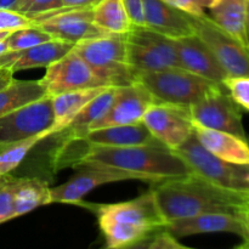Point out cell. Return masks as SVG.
<instances>
[{"mask_svg":"<svg viewBox=\"0 0 249 249\" xmlns=\"http://www.w3.org/2000/svg\"><path fill=\"white\" fill-rule=\"evenodd\" d=\"M151 185L167 221L203 213L237 214L249 201L248 192L223 187L194 173Z\"/></svg>","mask_w":249,"mask_h":249,"instance_id":"cell-1","label":"cell"},{"mask_svg":"<svg viewBox=\"0 0 249 249\" xmlns=\"http://www.w3.org/2000/svg\"><path fill=\"white\" fill-rule=\"evenodd\" d=\"M91 207L111 249L139 247L167 224L151 190L130 201Z\"/></svg>","mask_w":249,"mask_h":249,"instance_id":"cell-2","label":"cell"},{"mask_svg":"<svg viewBox=\"0 0 249 249\" xmlns=\"http://www.w3.org/2000/svg\"><path fill=\"white\" fill-rule=\"evenodd\" d=\"M84 143L87 146L73 164L78 162H97L147 175L158 181L191 174V169L186 163L163 143L124 147L94 145L85 141Z\"/></svg>","mask_w":249,"mask_h":249,"instance_id":"cell-3","label":"cell"},{"mask_svg":"<svg viewBox=\"0 0 249 249\" xmlns=\"http://www.w3.org/2000/svg\"><path fill=\"white\" fill-rule=\"evenodd\" d=\"M73 50L90 66L107 87H126L135 83L136 73L128 62L125 34H107L73 45Z\"/></svg>","mask_w":249,"mask_h":249,"instance_id":"cell-4","label":"cell"},{"mask_svg":"<svg viewBox=\"0 0 249 249\" xmlns=\"http://www.w3.org/2000/svg\"><path fill=\"white\" fill-rule=\"evenodd\" d=\"M136 83L145 87L156 102L190 107L214 90L223 88L181 67L138 72Z\"/></svg>","mask_w":249,"mask_h":249,"instance_id":"cell-5","label":"cell"},{"mask_svg":"<svg viewBox=\"0 0 249 249\" xmlns=\"http://www.w3.org/2000/svg\"><path fill=\"white\" fill-rule=\"evenodd\" d=\"M77 172L66 182L50 189L51 203L82 204L83 198L96 187L109 182L138 180L155 184L153 178L139 173L128 172L108 164L97 162H78L73 164Z\"/></svg>","mask_w":249,"mask_h":249,"instance_id":"cell-6","label":"cell"},{"mask_svg":"<svg viewBox=\"0 0 249 249\" xmlns=\"http://www.w3.org/2000/svg\"><path fill=\"white\" fill-rule=\"evenodd\" d=\"M125 40L128 62L135 73L180 67L174 39L145 26H133Z\"/></svg>","mask_w":249,"mask_h":249,"instance_id":"cell-7","label":"cell"},{"mask_svg":"<svg viewBox=\"0 0 249 249\" xmlns=\"http://www.w3.org/2000/svg\"><path fill=\"white\" fill-rule=\"evenodd\" d=\"M195 34L208 46L229 77H249V48L218 26L207 15L191 16Z\"/></svg>","mask_w":249,"mask_h":249,"instance_id":"cell-8","label":"cell"},{"mask_svg":"<svg viewBox=\"0 0 249 249\" xmlns=\"http://www.w3.org/2000/svg\"><path fill=\"white\" fill-rule=\"evenodd\" d=\"M53 96L45 95L0 117V143L24 140L44 131H53Z\"/></svg>","mask_w":249,"mask_h":249,"instance_id":"cell-9","label":"cell"},{"mask_svg":"<svg viewBox=\"0 0 249 249\" xmlns=\"http://www.w3.org/2000/svg\"><path fill=\"white\" fill-rule=\"evenodd\" d=\"M240 108L225 87L214 90L189 107L194 123L206 128L231 133L248 140Z\"/></svg>","mask_w":249,"mask_h":249,"instance_id":"cell-10","label":"cell"},{"mask_svg":"<svg viewBox=\"0 0 249 249\" xmlns=\"http://www.w3.org/2000/svg\"><path fill=\"white\" fill-rule=\"evenodd\" d=\"M142 123L158 142L170 150L179 147L194 134L189 107L153 102L145 112Z\"/></svg>","mask_w":249,"mask_h":249,"instance_id":"cell-11","label":"cell"},{"mask_svg":"<svg viewBox=\"0 0 249 249\" xmlns=\"http://www.w3.org/2000/svg\"><path fill=\"white\" fill-rule=\"evenodd\" d=\"M173 152L186 163L194 174L199 175L223 187L240 191L238 189L240 165L224 162L220 158L209 152L199 142L195 130L194 134L182 145L174 148Z\"/></svg>","mask_w":249,"mask_h":249,"instance_id":"cell-12","label":"cell"},{"mask_svg":"<svg viewBox=\"0 0 249 249\" xmlns=\"http://www.w3.org/2000/svg\"><path fill=\"white\" fill-rule=\"evenodd\" d=\"M36 26L48 32L53 39L77 44L88 39L107 36V32L95 24L91 7L61 9L33 18Z\"/></svg>","mask_w":249,"mask_h":249,"instance_id":"cell-13","label":"cell"},{"mask_svg":"<svg viewBox=\"0 0 249 249\" xmlns=\"http://www.w3.org/2000/svg\"><path fill=\"white\" fill-rule=\"evenodd\" d=\"M40 80L50 96L88 88L107 87L73 48L65 56L48 66Z\"/></svg>","mask_w":249,"mask_h":249,"instance_id":"cell-14","label":"cell"},{"mask_svg":"<svg viewBox=\"0 0 249 249\" xmlns=\"http://www.w3.org/2000/svg\"><path fill=\"white\" fill-rule=\"evenodd\" d=\"M153 102L156 101L151 92L140 83L135 82L126 87H121L107 113L92 123L89 126V130L105 126L141 123L143 114Z\"/></svg>","mask_w":249,"mask_h":249,"instance_id":"cell-15","label":"cell"},{"mask_svg":"<svg viewBox=\"0 0 249 249\" xmlns=\"http://www.w3.org/2000/svg\"><path fill=\"white\" fill-rule=\"evenodd\" d=\"M174 45L179 66L184 70L220 85L229 77L208 46L196 34L174 39Z\"/></svg>","mask_w":249,"mask_h":249,"instance_id":"cell-16","label":"cell"},{"mask_svg":"<svg viewBox=\"0 0 249 249\" xmlns=\"http://www.w3.org/2000/svg\"><path fill=\"white\" fill-rule=\"evenodd\" d=\"M175 237H186L198 233L229 232L243 238L245 226L238 214L233 213H203L189 218L167 221L164 226Z\"/></svg>","mask_w":249,"mask_h":249,"instance_id":"cell-17","label":"cell"},{"mask_svg":"<svg viewBox=\"0 0 249 249\" xmlns=\"http://www.w3.org/2000/svg\"><path fill=\"white\" fill-rule=\"evenodd\" d=\"M145 27L170 39L195 34L190 15L170 6L162 0H143Z\"/></svg>","mask_w":249,"mask_h":249,"instance_id":"cell-18","label":"cell"},{"mask_svg":"<svg viewBox=\"0 0 249 249\" xmlns=\"http://www.w3.org/2000/svg\"><path fill=\"white\" fill-rule=\"evenodd\" d=\"M194 130L199 142L221 160L230 164L249 165L248 140L196 123H194Z\"/></svg>","mask_w":249,"mask_h":249,"instance_id":"cell-19","label":"cell"},{"mask_svg":"<svg viewBox=\"0 0 249 249\" xmlns=\"http://www.w3.org/2000/svg\"><path fill=\"white\" fill-rule=\"evenodd\" d=\"M82 140L88 143H94V145L114 146V147L160 143L153 138V135L142 122L136 124L105 126V128L89 130Z\"/></svg>","mask_w":249,"mask_h":249,"instance_id":"cell-20","label":"cell"},{"mask_svg":"<svg viewBox=\"0 0 249 249\" xmlns=\"http://www.w3.org/2000/svg\"><path fill=\"white\" fill-rule=\"evenodd\" d=\"M246 14L247 0H214L208 10V16L220 28L249 48Z\"/></svg>","mask_w":249,"mask_h":249,"instance_id":"cell-21","label":"cell"},{"mask_svg":"<svg viewBox=\"0 0 249 249\" xmlns=\"http://www.w3.org/2000/svg\"><path fill=\"white\" fill-rule=\"evenodd\" d=\"M121 87H109L91 100L77 116L70 122L67 126L55 135H65L67 140H82L92 123L107 113L109 107L116 100Z\"/></svg>","mask_w":249,"mask_h":249,"instance_id":"cell-22","label":"cell"},{"mask_svg":"<svg viewBox=\"0 0 249 249\" xmlns=\"http://www.w3.org/2000/svg\"><path fill=\"white\" fill-rule=\"evenodd\" d=\"M109 87L88 88V89L74 90L53 96V108L55 122L53 125V135L60 133L70 124V122L79 113L94 97L104 92Z\"/></svg>","mask_w":249,"mask_h":249,"instance_id":"cell-23","label":"cell"},{"mask_svg":"<svg viewBox=\"0 0 249 249\" xmlns=\"http://www.w3.org/2000/svg\"><path fill=\"white\" fill-rule=\"evenodd\" d=\"M73 44L60 39H51L45 43L38 44L32 48L18 50L17 57L12 63L11 70L14 72L31 70V68L48 67L51 63L65 56L72 50Z\"/></svg>","mask_w":249,"mask_h":249,"instance_id":"cell-24","label":"cell"},{"mask_svg":"<svg viewBox=\"0 0 249 249\" xmlns=\"http://www.w3.org/2000/svg\"><path fill=\"white\" fill-rule=\"evenodd\" d=\"M50 189L38 178H18L14 195V218L51 203Z\"/></svg>","mask_w":249,"mask_h":249,"instance_id":"cell-25","label":"cell"},{"mask_svg":"<svg viewBox=\"0 0 249 249\" xmlns=\"http://www.w3.org/2000/svg\"><path fill=\"white\" fill-rule=\"evenodd\" d=\"M46 92L41 80H17L0 90V117L41 99Z\"/></svg>","mask_w":249,"mask_h":249,"instance_id":"cell-26","label":"cell"},{"mask_svg":"<svg viewBox=\"0 0 249 249\" xmlns=\"http://www.w3.org/2000/svg\"><path fill=\"white\" fill-rule=\"evenodd\" d=\"M92 19L109 34H125L133 27L122 0H100L92 6Z\"/></svg>","mask_w":249,"mask_h":249,"instance_id":"cell-27","label":"cell"},{"mask_svg":"<svg viewBox=\"0 0 249 249\" xmlns=\"http://www.w3.org/2000/svg\"><path fill=\"white\" fill-rule=\"evenodd\" d=\"M53 135V131L48 130L24 140L0 143V177L11 174L12 170L21 164L22 160L26 158L34 146L38 145L44 139H48Z\"/></svg>","mask_w":249,"mask_h":249,"instance_id":"cell-28","label":"cell"},{"mask_svg":"<svg viewBox=\"0 0 249 249\" xmlns=\"http://www.w3.org/2000/svg\"><path fill=\"white\" fill-rule=\"evenodd\" d=\"M51 39H53V36H50L48 32L41 29L40 27L31 26L9 33L5 38V41L9 46V50L18 51L32 48V46H36L38 44L45 43Z\"/></svg>","mask_w":249,"mask_h":249,"instance_id":"cell-29","label":"cell"},{"mask_svg":"<svg viewBox=\"0 0 249 249\" xmlns=\"http://www.w3.org/2000/svg\"><path fill=\"white\" fill-rule=\"evenodd\" d=\"M18 178L11 174L0 177V224L14 218V195Z\"/></svg>","mask_w":249,"mask_h":249,"instance_id":"cell-30","label":"cell"},{"mask_svg":"<svg viewBox=\"0 0 249 249\" xmlns=\"http://www.w3.org/2000/svg\"><path fill=\"white\" fill-rule=\"evenodd\" d=\"M61 9H63L62 0H18L12 10L33 19Z\"/></svg>","mask_w":249,"mask_h":249,"instance_id":"cell-31","label":"cell"},{"mask_svg":"<svg viewBox=\"0 0 249 249\" xmlns=\"http://www.w3.org/2000/svg\"><path fill=\"white\" fill-rule=\"evenodd\" d=\"M223 85L238 106L249 111V77H226Z\"/></svg>","mask_w":249,"mask_h":249,"instance_id":"cell-32","label":"cell"},{"mask_svg":"<svg viewBox=\"0 0 249 249\" xmlns=\"http://www.w3.org/2000/svg\"><path fill=\"white\" fill-rule=\"evenodd\" d=\"M31 26H36V23L26 15L15 11V10L0 9V32L11 33L17 29Z\"/></svg>","mask_w":249,"mask_h":249,"instance_id":"cell-33","label":"cell"},{"mask_svg":"<svg viewBox=\"0 0 249 249\" xmlns=\"http://www.w3.org/2000/svg\"><path fill=\"white\" fill-rule=\"evenodd\" d=\"M139 247L148 249H185L187 248L182 243L179 242L178 237L169 232L165 229L157 231L152 236L143 241Z\"/></svg>","mask_w":249,"mask_h":249,"instance_id":"cell-34","label":"cell"},{"mask_svg":"<svg viewBox=\"0 0 249 249\" xmlns=\"http://www.w3.org/2000/svg\"><path fill=\"white\" fill-rule=\"evenodd\" d=\"M170 6L191 16H202L208 14L214 0H162Z\"/></svg>","mask_w":249,"mask_h":249,"instance_id":"cell-35","label":"cell"},{"mask_svg":"<svg viewBox=\"0 0 249 249\" xmlns=\"http://www.w3.org/2000/svg\"><path fill=\"white\" fill-rule=\"evenodd\" d=\"M133 26H145L143 0H122Z\"/></svg>","mask_w":249,"mask_h":249,"instance_id":"cell-36","label":"cell"},{"mask_svg":"<svg viewBox=\"0 0 249 249\" xmlns=\"http://www.w3.org/2000/svg\"><path fill=\"white\" fill-rule=\"evenodd\" d=\"M237 214L242 220L243 226H245V236L242 238L243 242L240 246H237V248L249 249V201Z\"/></svg>","mask_w":249,"mask_h":249,"instance_id":"cell-37","label":"cell"},{"mask_svg":"<svg viewBox=\"0 0 249 249\" xmlns=\"http://www.w3.org/2000/svg\"><path fill=\"white\" fill-rule=\"evenodd\" d=\"M238 189H240V191L249 194V165H240Z\"/></svg>","mask_w":249,"mask_h":249,"instance_id":"cell-38","label":"cell"},{"mask_svg":"<svg viewBox=\"0 0 249 249\" xmlns=\"http://www.w3.org/2000/svg\"><path fill=\"white\" fill-rule=\"evenodd\" d=\"M100 0H62L63 9H78V7H91Z\"/></svg>","mask_w":249,"mask_h":249,"instance_id":"cell-39","label":"cell"},{"mask_svg":"<svg viewBox=\"0 0 249 249\" xmlns=\"http://www.w3.org/2000/svg\"><path fill=\"white\" fill-rule=\"evenodd\" d=\"M15 72L10 67H0V90L14 82Z\"/></svg>","mask_w":249,"mask_h":249,"instance_id":"cell-40","label":"cell"},{"mask_svg":"<svg viewBox=\"0 0 249 249\" xmlns=\"http://www.w3.org/2000/svg\"><path fill=\"white\" fill-rule=\"evenodd\" d=\"M18 0H0V9H14Z\"/></svg>","mask_w":249,"mask_h":249,"instance_id":"cell-41","label":"cell"},{"mask_svg":"<svg viewBox=\"0 0 249 249\" xmlns=\"http://www.w3.org/2000/svg\"><path fill=\"white\" fill-rule=\"evenodd\" d=\"M246 26H247V32L249 36V0H247V14H246Z\"/></svg>","mask_w":249,"mask_h":249,"instance_id":"cell-42","label":"cell"},{"mask_svg":"<svg viewBox=\"0 0 249 249\" xmlns=\"http://www.w3.org/2000/svg\"><path fill=\"white\" fill-rule=\"evenodd\" d=\"M9 34V32H0V40L6 38V36Z\"/></svg>","mask_w":249,"mask_h":249,"instance_id":"cell-43","label":"cell"}]
</instances>
